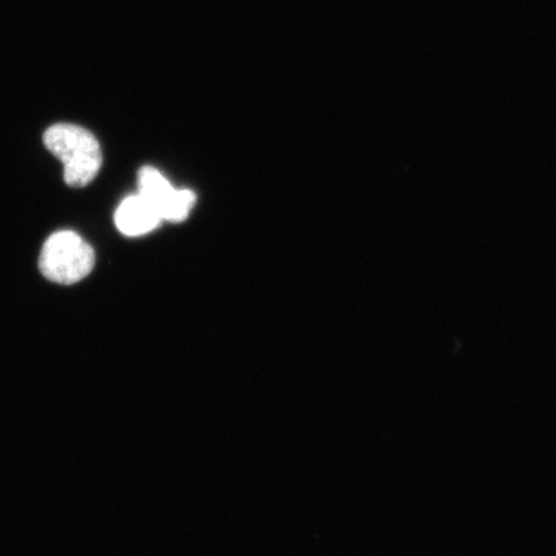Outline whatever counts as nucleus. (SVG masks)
Instances as JSON below:
<instances>
[{
	"instance_id": "nucleus-4",
	"label": "nucleus",
	"mask_w": 556,
	"mask_h": 556,
	"mask_svg": "<svg viewBox=\"0 0 556 556\" xmlns=\"http://www.w3.org/2000/svg\"><path fill=\"white\" fill-rule=\"evenodd\" d=\"M138 195L142 197L159 212L161 219L166 217L172 201L178 190L167 181L166 177L155 167L146 166L138 172Z\"/></svg>"
},
{
	"instance_id": "nucleus-1",
	"label": "nucleus",
	"mask_w": 556,
	"mask_h": 556,
	"mask_svg": "<svg viewBox=\"0 0 556 556\" xmlns=\"http://www.w3.org/2000/svg\"><path fill=\"white\" fill-rule=\"evenodd\" d=\"M43 144L64 164V179L72 188H84L100 174V142L84 127L67 123L54 124L43 134Z\"/></svg>"
},
{
	"instance_id": "nucleus-2",
	"label": "nucleus",
	"mask_w": 556,
	"mask_h": 556,
	"mask_svg": "<svg viewBox=\"0 0 556 556\" xmlns=\"http://www.w3.org/2000/svg\"><path fill=\"white\" fill-rule=\"evenodd\" d=\"M39 268L54 283H78L94 268L93 248L73 230H61L43 243Z\"/></svg>"
},
{
	"instance_id": "nucleus-3",
	"label": "nucleus",
	"mask_w": 556,
	"mask_h": 556,
	"mask_svg": "<svg viewBox=\"0 0 556 556\" xmlns=\"http://www.w3.org/2000/svg\"><path fill=\"white\" fill-rule=\"evenodd\" d=\"M161 219L156 208L139 195L127 197L115 212V225L127 237H139L159 228Z\"/></svg>"
}]
</instances>
